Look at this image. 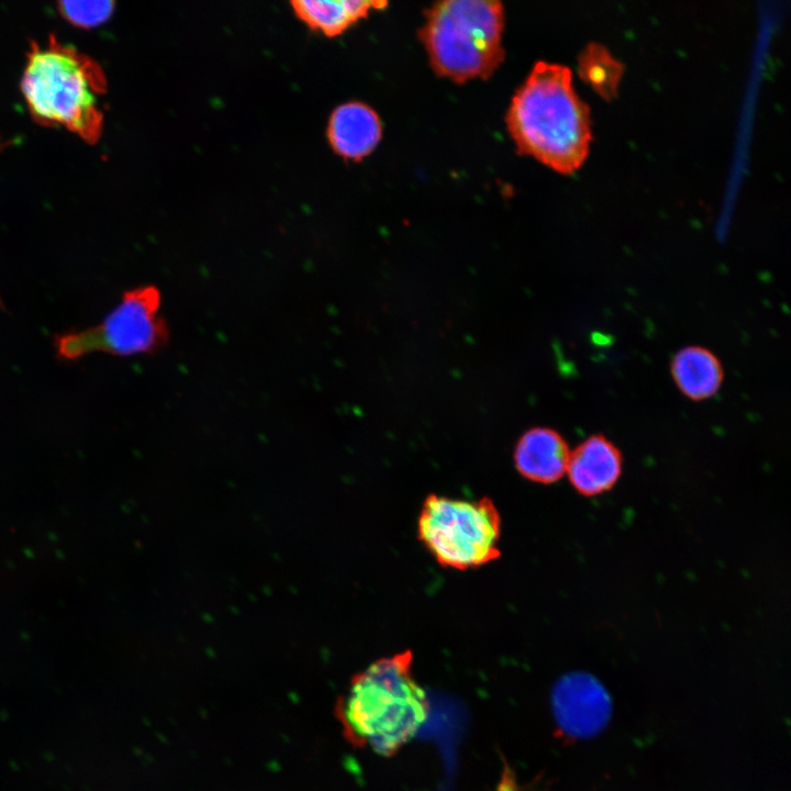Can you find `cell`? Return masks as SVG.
<instances>
[{
	"mask_svg": "<svg viewBox=\"0 0 791 791\" xmlns=\"http://www.w3.org/2000/svg\"><path fill=\"white\" fill-rule=\"evenodd\" d=\"M160 303V292L154 286L125 291L99 323L56 335L57 357L70 361L94 353L126 357L157 352L169 334Z\"/></svg>",
	"mask_w": 791,
	"mask_h": 791,
	"instance_id": "obj_6",
	"label": "cell"
},
{
	"mask_svg": "<svg viewBox=\"0 0 791 791\" xmlns=\"http://www.w3.org/2000/svg\"><path fill=\"white\" fill-rule=\"evenodd\" d=\"M20 87L36 123L63 127L87 144L100 140L108 82L102 66L90 55L55 34L33 41Z\"/></svg>",
	"mask_w": 791,
	"mask_h": 791,
	"instance_id": "obj_2",
	"label": "cell"
},
{
	"mask_svg": "<svg viewBox=\"0 0 791 791\" xmlns=\"http://www.w3.org/2000/svg\"><path fill=\"white\" fill-rule=\"evenodd\" d=\"M382 126L378 114L367 104L348 102L332 113L327 135L334 151L344 158L359 160L378 145Z\"/></svg>",
	"mask_w": 791,
	"mask_h": 791,
	"instance_id": "obj_10",
	"label": "cell"
},
{
	"mask_svg": "<svg viewBox=\"0 0 791 791\" xmlns=\"http://www.w3.org/2000/svg\"><path fill=\"white\" fill-rule=\"evenodd\" d=\"M670 372L680 392L693 401L715 396L724 379L720 359L702 346L680 349L671 359Z\"/></svg>",
	"mask_w": 791,
	"mask_h": 791,
	"instance_id": "obj_11",
	"label": "cell"
},
{
	"mask_svg": "<svg viewBox=\"0 0 791 791\" xmlns=\"http://www.w3.org/2000/svg\"><path fill=\"white\" fill-rule=\"evenodd\" d=\"M505 122L520 154L560 174L573 172L588 156L589 108L564 65L537 62L513 96Z\"/></svg>",
	"mask_w": 791,
	"mask_h": 791,
	"instance_id": "obj_1",
	"label": "cell"
},
{
	"mask_svg": "<svg viewBox=\"0 0 791 791\" xmlns=\"http://www.w3.org/2000/svg\"><path fill=\"white\" fill-rule=\"evenodd\" d=\"M622 468L620 449L605 436L594 434L570 452L566 475L578 493L595 497L615 486Z\"/></svg>",
	"mask_w": 791,
	"mask_h": 791,
	"instance_id": "obj_8",
	"label": "cell"
},
{
	"mask_svg": "<svg viewBox=\"0 0 791 791\" xmlns=\"http://www.w3.org/2000/svg\"><path fill=\"white\" fill-rule=\"evenodd\" d=\"M291 4L298 16L309 26L328 36H335L344 32L359 19L366 18L370 10L383 9L387 2L360 0H298Z\"/></svg>",
	"mask_w": 791,
	"mask_h": 791,
	"instance_id": "obj_12",
	"label": "cell"
},
{
	"mask_svg": "<svg viewBox=\"0 0 791 791\" xmlns=\"http://www.w3.org/2000/svg\"><path fill=\"white\" fill-rule=\"evenodd\" d=\"M58 11L70 24L89 29L104 23L112 14V1H63Z\"/></svg>",
	"mask_w": 791,
	"mask_h": 791,
	"instance_id": "obj_14",
	"label": "cell"
},
{
	"mask_svg": "<svg viewBox=\"0 0 791 791\" xmlns=\"http://www.w3.org/2000/svg\"><path fill=\"white\" fill-rule=\"evenodd\" d=\"M500 1L446 0L425 13L419 36L433 70L457 83L487 79L504 58Z\"/></svg>",
	"mask_w": 791,
	"mask_h": 791,
	"instance_id": "obj_4",
	"label": "cell"
},
{
	"mask_svg": "<svg viewBox=\"0 0 791 791\" xmlns=\"http://www.w3.org/2000/svg\"><path fill=\"white\" fill-rule=\"evenodd\" d=\"M7 145L8 143L0 138V153L4 149Z\"/></svg>",
	"mask_w": 791,
	"mask_h": 791,
	"instance_id": "obj_15",
	"label": "cell"
},
{
	"mask_svg": "<svg viewBox=\"0 0 791 791\" xmlns=\"http://www.w3.org/2000/svg\"><path fill=\"white\" fill-rule=\"evenodd\" d=\"M412 653L372 662L352 680L341 703L350 740L381 756H392L421 728L430 704L412 672Z\"/></svg>",
	"mask_w": 791,
	"mask_h": 791,
	"instance_id": "obj_3",
	"label": "cell"
},
{
	"mask_svg": "<svg viewBox=\"0 0 791 791\" xmlns=\"http://www.w3.org/2000/svg\"><path fill=\"white\" fill-rule=\"evenodd\" d=\"M553 708L560 728L572 737H591L610 720L612 702L602 683L586 672L560 678L553 691Z\"/></svg>",
	"mask_w": 791,
	"mask_h": 791,
	"instance_id": "obj_7",
	"label": "cell"
},
{
	"mask_svg": "<svg viewBox=\"0 0 791 791\" xmlns=\"http://www.w3.org/2000/svg\"><path fill=\"white\" fill-rule=\"evenodd\" d=\"M579 71L600 94L612 97L615 92L622 66L600 45L591 44L582 52Z\"/></svg>",
	"mask_w": 791,
	"mask_h": 791,
	"instance_id": "obj_13",
	"label": "cell"
},
{
	"mask_svg": "<svg viewBox=\"0 0 791 791\" xmlns=\"http://www.w3.org/2000/svg\"><path fill=\"white\" fill-rule=\"evenodd\" d=\"M417 536L435 560L459 570L500 557L501 517L493 501L430 494L423 502Z\"/></svg>",
	"mask_w": 791,
	"mask_h": 791,
	"instance_id": "obj_5",
	"label": "cell"
},
{
	"mask_svg": "<svg viewBox=\"0 0 791 791\" xmlns=\"http://www.w3.org/2000/svg\"><path fill=\"white\" fill-rule=\"evenodd\" d=\"M570 449L564 437L548 427H534L519 439L514 464L525 479L548 484L566 475Z\"/></svg>",
	"mask_w": 791,
	"mask_h": 791,
	"instance_id": "obj_9",
	"label": "cell"
}]
</instances>
